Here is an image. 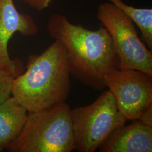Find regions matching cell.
<instances>
[{
  "mask_svg": "<svg viewBox=\"0 0 152 152\" xmlns=\"http://www.w3.org/2000/svg\"><path fill=\"white\" fill-rule=\"evenodd\" d=\"M50 36L60 42L71 75L94 90L106 88L104 76L119 68V59L108 31L100 24L96 31L76 25L60 14L51 16Z\"/></svg>",
  "mask_w": 152,
  "mask_h": 152,
  "instance_id": "6da1fadb",
  "label": "cell"
},
{
  "mask_svg": "<svg viewBox=\"0 0 152 152\" xmlns=\"http://www.w3.org/2000/svg\"><path fill=\"white\" fill-rule=\"evenodd\" d=\"M26 68L14 78L11 95L28 112L65 102L71 75L60 42L55 41L41 54L29 56Z\"/></svg>",
  "mask_w": 152,
  "mask_h": 152,
  "instance_id": "7a4b0ae2",
  "label": "cell"
},
{
  "mask_svg": "<svg viewBox=\"0 0 152 152\" xmlns=\"http://www.w3.org/2000/svg\"><path fill=\"white\" fill-rule=\"evenodd\" d=\"M71 109L65 102L28 112L21 132L6 148L10 152H71L75 149Z\"/></svg>",
  "mask_w": 152,
  "mask_h": 152,
  "instance_id": "3957f363",
  "label": "cell"
},
{
  "mask_svg": "<svg viewBox=\"0 0 152 152\" xmlns=\"http://www.w3.org/2000/svg\"><path fill=\"white\" fill-rule=\"evenodd\" d=\"M71 117L75 149L80 152H95L127 121L109 90L90 105L71 109Z\"/></svg>",
  "mask_w": 152,
  "mask_h": 152,
  "instance_id": "277c9868",
  "label": "cell"
},
{
  "mask_svg": "<svg viewBox=\"0 0 152 152\" xmlns=\"http://www.w3.org/2000/svg\"><path fill=\"white\" fill-rule=\"evenodd\" d=\"M97 17L112 38L119 68L136 69L152 76V50L139 38L130 18L110 2L99 5Z\"/></svg>",
  "mask_w": 152,
  "mask_h": 152,
  "instance_id": "5b68a950",
  "label": "cell"
},
{
  "mask_svg": "<svg viewBox=\"0 0 152 152\" xmlns=\"http://www.w3.org/2000/svg\"><path fill=\"white\" fill-rule=\"evenodd\" d=\"M104 82L127 121L139 120L152 107V75L136 69L117 68L104 76Z\"/></svg>",
  "mask_w": 152,
  "mask_h": 152,
  "instance_id": "8992f818",
  "label": "cell"
},
{
  "mask_svg": "<svg viewBox=\"0 0 152 152\" xmlns=\"http://www.w3.org/2000/svg\"><path fill=\"white\" fill-rule=\"evenodd\" d=\"M38 32V26L32 17L19 12L14 0H0V69L15 78L23 73L24 63L19 59H11L8 44L15 33L29 37Z\"/></svg>",
  "mask_w": 152,
  "mask_h": 152,
  "instance_id": "52a82bcc",
  "label": "cell"
},
{
  "mask_svg": "<svg viewBox=\"0 0 152 152\" xmlns=\"http://www.w3.org/2000/svg\"><path fill=\"white\" fill-rule=\"evenodd\" d=\"M100 152H152V126L136 120L117 129L99 148Z\"/></svg>",
  "mask_w": 152,
  "mask_h": 152,
  "instance_id": "ba28073f",
  "label": "cell"
},
{
  "mask_svg": "<svg viewBox=\"0 0 152 152\" xmlns=\"http://www.w3.org/2000/svg\"><path fill=\"white\" fill-rule=\"evenodd\" d=\"M28 112L13 96L0 103V151L6 150L21 132Z\"/></svg>",
  "mask_w": 152,
  "mask_h": 152,
  "instance_id": "9c48e42d",
  "label": "cell"
},
{
  "mask_svg": "<svg viewBox=\"0 0 152 152\" xmlns=\"http://www.w3.org/2000/svg\"><path fill=\"white\" fill-rule=\"evenodd\" d=\"M129 16L141 31L142 38L152 50V9H139L128 5L122 0H108Z\"/></svg>",
  "mask_w": 152,
  "mask_h": 152,
  "instance_id": "30bf717a",
  "label": "cell"
},
{
  "mask_svg": "<svg viewBox=\"0 0 152 152\" xmlns=\"http://www.w3.org/2000/svg\"><path fill=\"white\" fill-rule=\"evenodd\" d=\"M14 78L8 72L0 69V103L10 96Z\"/></svg>",
  "mask_w": 152,
  "mask_h": 152,
  "instance_id": "8fae6325",
  "label": "cell"
},
{
  "mask_svg": "<svg viewBox=\"0 0 152 152\" xmlns=\"http://www.w3.org/2000/svg\"><path fill=\"white\" fill-rule=\"evenodd\" d=\"M24 3L30 6L34 10L42 11L48 8L54 0H22Z\"/></svg>",
  "mask_w": 152,
  "mask_h": 152,
  "instance_id": "7c38bea8",
  "label": "cell"
},
{
  "mask_svg": "<svg viewBox=\"0 0 152 152\" xmlns=\"http://www.w3.org/2000/svg\"><path fill=\"white\" fill-rule=\"evenodd\" d=\"M138 121L147 125L152 126V107L148 109Z\"/></svg>",
  "mask_w": 152,
  "mask_h": 152,
  "instance_id": "4fadbf2b",
  "label": "cell"
}]
</instances>
